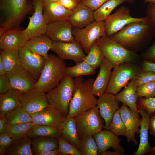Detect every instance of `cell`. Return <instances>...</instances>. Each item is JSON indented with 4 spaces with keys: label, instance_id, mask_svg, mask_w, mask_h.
Here are the masks:
<instances>
[{
    "label": "cell",
    "instance_id": "cell-57",
    "mask_svg": "<svg viewBox=\"0 0 155 155\" xmlns=\"http://www.w3.org/2000/svg\"><path fill=\"white\" fill-rule=\"evenodd\" d=\"M144 2L145 3H155V0H144Z\"/></svg>",
    "mask_w": 155,
    "mask_h": 155
},
{
    "label": "cell",
    "instance_id": "cell-31",
    "mask_svg": "<svg viewBox=\"0 0 155 155\" xmlns=\"http://www.w3.org/2000/svg\"><path fill=\"white\" fill-rule=\"evenodd\" d=\"M31 147L33 154L38 155L43 151L58 149L57 138L37 137L31 139Z\"/></svg>",
    "mask_w": 155,
    "mask_h": 155
},
{
    "label": "cell",
    "instance_id": "cell-42",
    "mask_svg": "<svg viewBox=\"0 0 155 155\" xmlns=\"http://www.w3.org/2000/svg\"><path fill=\"white\" fill-rule=\"evenodd\" d=\"M155 90V80L142 84L136 88L138 97L148 98L152 97Z\"/></svg>",
    "mask_w": 155,
    "mask_h": 155
},
{
    "label": "cell",
    "instance_id": "cell-36",
    "mask_svg": "<svg viewBox=\"0 0 155 155\" xmlns=\"http://www.w3.org/2000/svg\"><path fill=\"white\" fill-rule=\"evenodd\" d=\"M95 70L84 61L76 63L75 65L71 67H66L65 74L72 78L85 75H94Z\"/></svg>",
    "mask_w": 155,
    "mask_h": 155
},
{
    "label": "cell",
    "instance_id": "cell-58",
    "mask_svg": "<svg viewBox=\"0 0 155 155\" xmlns=\"http://www.w3.org/2000/svg\"><path fill=\"white\" fill-rule=\"evenodd\" d=\"M151 152L152 154L155 155V146L152 148Z\"/></svg>",
    "mask_w": 155,
    "mask_h": 155
},
{
    "label": "cell",
    "instance_id": "cell-59",
    "mask_svg": "<svg viewBox=\"0 0 155 155\" xmlns=\"http://www.w3.org/2000/svg\"><path fill=\"white\" fill-rule=\"evenodd\" d=\"M136 0H127V2L129 3H132L134 2Z\"/></svg>",
    "mask_w": 155,
    "mask_h": 155
},
{
    "label": "cell",
    "instance_id": "cell-55",
    "mask_svg": "<svg viewBox=\"0 0 155 155\" xmlns=\"http://www.w3.org/2000/svg\"><path fill=\"white\" fill-rule=\"evenodd\" d=\"M101 155H122L120 153L114 151H111L106 150L102 152Z\"/></svg>",
    "mask_w": 155,
    "mask_h": 155
},
{
    "label": "cell",
    "instance_id": "cell-23",
    "mask_svg": "<svg viewBox=\"0 0 155 155\" xmlns=\"http://www.w3.org/2000/svg\"><path fill=\"white\" fill-rule=\"evenodd\" d=\"M114 65L105 57L100 67L99 73L94 80L92 89L95 96L100 97L105 92L111 74V70Z\"/></svg>",
    "mask_w": 155,
    "mask_h": 155
},
{
    "label": "cell",
    "instance_id": "cell-21",
    "mask_svg": "<svg viewBox=\"0 0 155 155\" xmlns=\"http://www.w3.org/2000/svg\"><path fill=\"white\" fill-rule=\"evenodd\" d=\"M43 15L47 24L52 22L67 20L72 11L68 9L57 2L43 0Z\"/></svg>",
    "mask_w": 155,
    "mask_h": 155
},
{
    "label": "cell",
    "instance_id": "cell-25",
    "mask_svg": "<svg viewBox=\"0 0 155 155\" xmlns=\"http://www.w3.org/2000/svg\"><path fill=\"white\" fill-rule=\"evenodd\" d=\"M138 111L142 117L140 129V142L138 148L134 155H143L151 152L152 148L149 143L148 136L150 115L142 108H140Z\"/></svg>",
    "mask_w": 155,
    "mask_h": 155
},
{
    "label": "cell",
    "instance_id": "cell-22",
    "mask_svg": "<svg viewBox=\"0 0 155 155\" xmlns=\"http://www.w3.org/2000/svg\"><path fill=\"white\" fill-rule=\"evenodd\" d=\"M26 41L22 30H8L0 35V48L2 50L18 51L24 46Z\"/></svg>",
    "mask_w": 155,
    "mask_h": 155
},
{
    "label": "cell",
    "instance_id": "cell-1",
    "mask_svg": "<svg viewBox=\"0 0 155 155\" xmlns=\"http://www.w3.org/2000/svg\"><path fill=\"white\" fill-rule=\"evenodd\" d=\"M93 78L84 80L82 76L74 79V90L67 116L75 118L96 106L97 99L94 94Z\"/></svg>",
    "mask_w": 155,
    "mask_h": 155
},
{
    "label": "cell",
    "instance_id": "cell-6",
    "mask_svg": "<svg viewBox=\"0 0 155 155\" xmlns=\"http://www.w3.org/2000/svg\"><path fill=\"white\" fill-rule=\"evenodd\" d=\"M105 57L115 65L124 62H131L134 59L136 54L129 50L106 35L95 42Z\"/></svg>",
    "mask_w": 155,
    "mask_h": 155
},
{
    "label": "cell",
    "instance_id": "cell-56",
    "mask_svg": "<svg viewBox=\"0 0 155 155\" xmlns=\"http://www.w3.org/2000/svg\"><path fill=\"white\" fill-rule=\"evenodd\" d=\"M7 72L6 71L2 60L0 58V76L6 74Z\"/></svg>",
    "mask_w": 155,
    "mask_h": 155
},
{
    "label": "cell",
    "instance_id": "cell-41",
    "mask_svg": "<svg viewBox=\"0 0 155 155\" xmlns=\"http://www.w3.org/2000/svg\"><path fill=\"white\" fill-rule=\"evenodd\" d=\"M59 155H82L81 153L75 146L63 139L61 136L58 138Z\"/></svg>",
    "mask_w": 155,
    "mask_h": 155
},
{
    "label": "cell",
    "instance_id": "cell-27",
    "mask_svg": "<svg viewBox=\"0 0 155 155\" xmlns=\"http://www.w3.org/2000/svg\"><path fill=\"white\" fill-rule=\"evenodd\" d=\"M137 87L135 82L132 79L120 93L115 95L116 99L122 102L136 113L140 115L137 109V101L138 97L137 92Z\"/></svg>",
    "mask_w": 155,
    "mask_h": 155
},
{
    "label": "cell",
    "instance_id": "cell-20",
    "mask_svg": "<svg viewBox=\"0 0 155 155\" xmlns=\"http://www.w3.org/2000/svg\"><path fill=\"white\" fill-rule=\"evenodd\" d=\"M98 148V155L112 148L121 155H124L125 150L121 145L122 139L110 130H102L93 135Z\"/></svg>",
    "mask_w": 155,
    "mask_h": 155
},
{
    "label": "cell",
    "instance_id": "cell-33",
    "mask_svg": "<svg viewBox=\"0 0 155 155\" xmlns=\"http://www.w3.org/2000/svg\"><path fill=\"white\" fill-rule=\"evenodd\" d=\"M61 129L48 125H36L28 137L31 139L37 137L58 138L61 136Z\"/></svg>",
    "mask_w": 155,
    "mask_h": 155
},
{
    "label": "cell",
    "instance_id": "cell-53",
    "mask_svg": "<svg viewBox=\"0 0 155 155\" xmlns=\"http://www.w3.org/2000/svg\"><path fill=\"white\" fill-rule=\"evenodd\" d=\"M149 129L151 135L155 137V115L150 117Z\"/></svg>",
    "mask_w": 155,
    "mask_h": 155
},
{
    "label": "cell",
    "instance_id": "cell-45",
    "mask_svg": "<svg viewBox=\"0 0 155 155\" xmlns=\"http://www.w3.org/2000/svg\"><path fill=\"white\" fill-rule=\"evenodd\" d=\"M13 138L7 133L0 134V155H5V152L14 141Z\"/></svg>",
    "mask_w": 155,
    "mask_h": 155
},
{
    "label": "cell",
    "instance_id": "cell-7",
    "mask_svg": "<svg viewBox=\"0 0 155 155\" xmlns=\"http://www.w3.org/2000/svg\"><path fill=\"white\" fill-rule=\"evenodd\" d=\"M77 133L80 141L84 138L94 135L104 128V120L96 106L74 118Z\"/></svg>",
    "mask_w": 155,
    "mask_h": 155
},
{
    "label": "cell",
    "instance_id": "cell-11",
    "mask_svg": "<svg viewBox=\"0 0 155 155\" xmlns=\"http://www.w3.org/2000/svg\"><path fill=\"white\" fill-rule=\"evenodd\" d=\"M34 12L29 18L26 28L22 30L26 41L38 35L45 34L47 24L43 15V0H32Z\"/></svg>",
    "mask_w": 155,
    "mask_h": 155
},
{
    "label": "cell",
    "instance_id": "cell-5",
    "mask_svg": "<svg viewBox=\"0 0 155 155\" xmlns=\"http://www.w3.org/2000/svg\"><path fill=\"white\" fill-rule=\"evenodd\" d=\"M74 79L65 75L59 84L46 93L49 104L68 115L69 105L74 90Z\"/></svg>",
    "mask_w": 155,
    "mask_h": 155
},
{
    "label": "cell",
    "instance_id": "cell-8",
    "mask_svg": "<svg viewBox=\"0 0 155 155\" xmlns=\"http://www.w3.org/2000/svg\"><path fill=\"white\" fill-rule=\"evenodd\" d=\"M141 71L140 68L131 62L123 63L115 65L105 92L116 95Z\"/></svg>",
    "mask_w": 155,
    "mask_h": 155
},
{
    "label": "cell",
    "instance_id": "cell-17",
    "mask_svg": "<svg viewBox=\"0 0 155 155\" xmlns=\"http://www.w3.org/2000/svg\"><path fill=\"white\" fill-rule=\"evenodd\" d=\"M72 28L67 20L55 21L47 24L45 34L53 41L74 42Z\"/></svg>",
    "mask_w": 155,
    "mask_h": 155
},
{
    "label": "cell",
    "instance_id": "cell-9",
    "mask_svg": "<svg viewBox=\"0 0 155 155\" xmlns=\"http://www.w3.org/2000/svg\"><path fill=\"white\" fill-rule=\"evenodd\" d=\"M72 32L75 41L81 44L87 55L96 41L106 35L104 21L95 20L82 28L73 27Z\"/></svg>",
    "mask_w": 155,
    "mask_h": 155
},
{
    "label": "cell",
    "instance_id": "cell-54",
    "mask_svg": "<svg viewBox=\"0 0 155 155\" xmlns=\"http://www.w3.org/2000/svg\"><path fill=\"white\" fill-rule=\"evenodd\" d=\"M58 148L53 150H46L39 153L38 155H59Z\"/></svg>",
    "mask_w": 155,
    "mask_h": 155
},
{
    "label": "cell",
    "instance_id": "cell-24",
    "mask_svg": "<svg viewBox=\"0 0 155 155\" xmlns=\"http://www.w3.org/2000/svg\"><path fill=\"white\" fill-rule=\"evenodd\" d=\"M73 27L83 28L95 20L94 11L80 3L72 10L67 20Z\"/></svg>",
    "mask_w": 155,
    "mask_h": 155
},
{
    "label": "cell",
    "instance_id": "cell-30",
    "mask_svg": "<svg viewBox=\"0 0 155 155\" xmlns=\"http://www.w3.org/2000/svg\"><path fill=\"white\" fill-rule=\"evenodd\" d=\"M5 155H33L31 139L28 137L14 141L7 148Z\"/></svg>",
    "mask_w": 155,
    "mask_h": 155
},
{
    "label": "cell",
    "instance_id": "cell-39",
    "mask_svg": "<svg viewBox=\"0 0 155 155\" xmlns=\"http://www.w3.org/2000/svg\"><path fill=\"white\" fill-rule=\"evenodd\" d=\"M80 150L82 155H98V148L93 136L86 137L80 141Z\"/></svg>",
    "mask_w": 155,
    "mask_h": 155
},
{
    "label": "cell",
    "instance_id": "cell-40",
    "mask_svg": "<svg viewBox=\"0 0 155 155\" xmlns=\"http://www.w3.org/2000/svg\"><path fill=\"white\" fill-rule=\"evenodd\" d=\"M110 130L117 136L126 137V128L118 109L114 113L110 125Z\"/></svg>",
    "mask_w": 155,
    "mask_h": 155
},
{
    "label": "cell",
    "instance_id": "cell-4",
    "mask_svg": "<svg viewBox=\"0 0 155 155\" xmlns=\"http://www.w3.org/2000/svg\"><path fill=\"white\" fill-rule=\"evenodd\" d=\"M66 67L64 61L57 56L49 54L34 88L47 93L56 87L63 78Z\"/></svg>",
    "mask_w": 155,
    "mask_h": 155
},
{
    "label": "cell",
    "instance_id": "cell-32",
    "mask_svg": "<svg viewBox=\"0 0 155 155\" xmlns=\"http://www.w3.org/2000/svg\"><path fill=\"white\" fill-rule=\"evenodd\" d=\"M36 125L32 122H28L9 125L6 133L11 136L14 141L18 140L28 137Z\"/></svg>",
    "mask_w": 155,
    "mask_h": 155
},
{
    "label": "cell",
    "instance_id": "cell-26",
    "mask_svg": "<svg viewBox=\"0 0 155 155\" xmlns=\"http://www.w3.org/2000/svg\"><path fill=\"white\" fill-rule=\"evenodd\" d=\"M52 42L45 34H43L34 36L27 40L24 46L46 59L48 57L49 51L51 48Z\"/></svg>",
    "mask_w": 155,
    "mask_h": 155
},
{
    "label": "cell",
    "instance_id": "cell-61",
    "mask_svg": "<svg viewBox=\"0 0 155 155\" xmlns=\"http://www.w3.org/2000/svg\"><path fill=\"white\" fill-rule=\"evenodd\" d=\"M153 97H155V90L154 94L153 95Z\"/></svg>",
    "mask_w": 155,
    "mask_h": 155
},
{
    "label": "cell",
    "instance_id": "cell-49",
    "mask_svg": "<svg viewBox=\"0 0 155 155\" xmlns=\"http://www.w3.org/2000/svg\"><path fill=\"white\" fill-rule=\"evenodd\" d=\"M66 8L72 10L80 2L79 0H59L57 1Z\"/></svg>",
    "mask_w": 155,
    "mask_h": 155
},
{
    "label": "cell",
    "instance_id": "cell-48",
    "mask_svg": "<svg viewBox=\"0 0 155 155\" xmlns=\"http://www.w3.org/2000/svg\"><path fill=\"white\" fill-rule=\"evenodd\" d=\"M12 89L7 74L0 76V94L6 93Z\"/></svg>",
    "mask_w": 155,
    "mask_h": 155
},
{
    "label": "cell",
    "instance_id": "cell-15",
    "mask_svg": "<svg viewBox=\"0 0 155 155\" xmlns=\"http://www.w3.org/2000/svg\"><path fill=\"white\" fill-rule=\"evenodd\" d=\"M21 65L37 81L44 66L45 59L23 46L18 51Z\"/></svg>",
    "mask_w": 155,
    "mask_h": 155
},
{
    "label": "cell",
    "instance_id": "cell-43",
    "mask_svg": "<svg viewBox=\"0 0 155 155\" xmlns=\"http://www.w3.org/2000/svg\"><path fill=\"white\" fill-rule=\"evenodd\" d=\"M137 87L144 84L155 80V73L145 71H141L133 79Z\"/></svg>",
    "mask_w": 155,
    "mask_h": 155
},
{
    "label": "cell",
    "instance_id": "cell-2",
    "mask_svg": "<svg viewBox=\"0 0 155 155\" xmlns=\"http://www.w3.org/2000/svg\"><path fill=\"white\" fill-rule=\"evenodd\" d=\"M154 34L148 20L130 23L110 37L126 49L134 51Z\"/></svg>",
    "mask_w": 155,
    "mask_h": 155
},
{
    "label": "cell",
    "instance_id": "cell-35",
    "mask_svg": "<svg viewBox=\"0 0 155 155\" xmlns=\"http://www.w3.org/2000/svg\"><path fill=\"white\" fill-rule=\"evenodd\" d=\"M127 2V0H108L94 11L95 20L104 21L117 6Z\"/></svg>",
    "mask_w": 155,
    "mask_h": 155
},
{
    "label": "cell",
    "instance_id": "cell-12",
    "mask_svg": "<svg viewBox=\"0 0 155 155\" xmlns=\"http://www.w3.org/2000/svg\"><path fill=\"white\" fill-rule=\"evenodd\" d=\"M20 106L29 114L40 111L49 106L46 93L36 88L20 94Z\"/></svg>",
    "mask_w": 155,
    "mask_h": 155
},
{
    "label": "cell",
    "instance_id": "cell-38",
    "mask_svg": "<svg viewBox=\"0 0 155 155\" xmlns=\"http://www.w3.org/2000/svg\"><path fill=\"white\" fill-rule=\"evenodd\" d=\"M104 58L102 51L95 42L91 46L88 53L83 61L96 70L99 67Z\"/></svg>",
    "mask_w": 155,
    "mask_h": 155
},
{
    "label": "cell",
    "instance_id": "cell-10",
    "mask_svg": "<svg viewBox=\"0 0 155 155\" xmlns=\"http://www.w3.org/2000/svg\"><path fill=\"white\" fill-rule=\"evenodd\" d=\"M148 20L146 16L140 18L132 16L130 8L122 6L104 20L106 35L110 37L130 23Z\"/></svg>",
    "mask_w": 155,
    "mask_h": 155
},
{
    "label": "cell",
    "instance_id": "cell-14",
    "mask_svg": "<svg viewBox=\"0 0 155 155\" xmlns=\"http://www.w3.org/2000/svg\"><path fill=\"white\" fill-rule=\"evenodd\" d=\"M51 50L61 60H71L76 63L83 61L86 55L81 44L76 41L71 42L53 41Z\"/></svg>",
    "mask_w": 155,
    "mask_h": 155
},
{
    "label": "cell",
    "instance_id": "cell-29",
    "mask_svg": "<svg viewBox=\"0 0 155 155\" xmlns=\"http://www.w3.org/2000/svg\"><path fill=\"white\" fill-rule=\"evenodd\" d=\"M61 130V136L80 150V141L78 136L74 118L66 116L62 123Z\"/></svg>",
    "mask_w": 155,
    "mask_h": 155
},
{
    "label": "cell",
    "instance_id": "cell-46",
    "mask_svg": "<svg viewBox=\"0 0 155 155\" xmlns=\"http://www.w3.org/2000/svg\"><path fill=\"white\" fill-rule=\"evenodd\" d=\"M146 16L155 34V3H149L146 11Z\"/></svg>",
    "mask_w": 155,
    "mask_h": 155
},
{
    "label": "cell",
    "instance_id": "cell-3",
    "mask_svg": "<svg viewBox=\"0 0 155 155\" xmlns=\"http://www.w3.org/2000/svg\"><path fill=\"white\" fill-rule=\"evenodd\" d=\"M3 20L0 24V35L5 31L18 29L21 22L34 8L30 0H0Z\"/></svg>",
    "mask_w": 155,
    "mask_h": 155
},
{
    "label": "cell",
    "instance_id": "cell-37",
    "mask_svg": "<svg viewBox=\"0 0 155 155\" xmlns=\"http://www.w3.org/2000/svg\"><path fill=\"white\" fill-rule=\"evenodd\" d=\"M0 58L7 72L11 71L16 66L21 65L18 51L2 50Z\"/></svg>",
    "mask_w": 155,
    "mask_h": 155
},
{
    "label": "cell",
    "instance_id": "cell-62",
    "mask_svg": "<svg viewBox=\"0 0 155 155\" xmlns=\"http://www.w3.org/2000/svg\"><path fill=\"white\" fill-rule=\"evenodd\" d=\"M80 0V1H81V0Z\"/></svg>",
    "mask_w": 155,
    "mask_h": 155
},
{
    "label": "cell",
    "instance_id": "cell-60",
    "mask_svg": "<svg viewBox=\"0 0 155 155\" xmlns=\"http://www.w3.org/2000/svg\"><path fill=\"white\" fill-rule=\"evenodd\" d=\"M51 1H54V2H57L59 0H49Z\"/></svg>",
    "mask_w": 155,
    "mask_h": 155
},
{
    "label": "cell",
    "instance_id": "cell-44",
    "mask_svg": "<svg viewBox=\"0 0 155 155\" xmlns=\"http://www.w3.org/2000/svg\"><path fill=\"white\" fill-rule=\"evenodd\" d=\"M140 108L144 109L149 115L155 112V97L141 98L139 100Z\"/></svg>",
    "mask_w": 155,
    "mask_h": 155
},
{
    "label": "cell",
    "instance_id": "cell-28",
    "mask_svg": "<svg viewBox=\"0 0 155 155\" xmlns=\"http://www.w3.org/2000/svg\"><path fill=\"white\" fill-rule=\"evenodd\" d=\"M20 93L13 89L0 94V116L4 117L7 113L20 106Z\"/></svg>",
    "mask_w": 155,
    "mask_h": 155
},
{
    "label": "cell",
    "instance_id": "cell-13",
    "mask_svg": "<svg viewBox=\"0 0 155 155\" xmlns=\"http://www.w3.org/2000/svg\"><path fill=\"white\" fill-rule=\"evenodd\" d=\"M12 88L20 94L34 88L37 80L21 65L16 66L6 74Z\"/></svg>",
    "mask_w": 155,
    "mask_h": 155
},
{
    "label": "cell",
    "instance_id": "cell-34",
    "mask_svg": "<svg viewBox=\"0 0 155 155\" xmlns=\"http://www.w3.org/2000/svg\"><path fill=\"white\" fill-rule=\"evenodd\" d=\"M4 118L8 126L22 123L32 122L31 115L21 106L7 113Z\"/></svg>",
    "mask_w": 155,
    "mask_h": 155
},
{
    "label": "cell",
    "instance_id": "cell-16",
    "mask_svg": "<svg viewBox=\"0 0 155 155\" xmlns=\"http://www.w3.org/2000/svg\"><path fill=\"white\" fill-rule=\"evenodd\" d=\"M29 114L32 118V122L36 125H48L61 129L66 117L51 105L40 111Z\"/></svg>",
    "mask_w": 155,
    "mask_h": 155
},
{
    "label": "cell",
    "instance_id": "cell-47",
    "mask_svg": "<svg viewBox=\"0 0 155 155\" xmlns=\"http://www.w3.org/2000/svg\"><path fill=\"white\" fill-rule=\"evenodd\" d=\"M108 0H81L80 3L94 11Z\"/></svg>",
    "mask_w": 155,
    "mask_h": 155
},
{
    "label": "cell",
    "instance_id": "cell-19",
    "mask_svg": "<svg viewBox=\"0 0 155 155\" xmlns=\"http://www.w3.org/2000/svg\"><path fill=\"white\" fill-rule=\"evenodd\" d=\"M119 101L113 94L105 92L97 99L96 106L100 115L105 123L104 128L110 130V125L113 115L119 107Z\"/></svg>",
    "mask_w": 155,
    "mask_h": 155
},
{
    "label": "cell",
    "instance_id": "cell-52",
    "mask_svg": "<svg viewBox=\"0 0 155 155\" xmlns=\"http://www.w3.org/2000/svg\"><path fill=\"white\" fill-rule=\"evenodd\" d=\"M7 126L4 117L0 116V134L5 133Z\"/></svg>",
    "mask_w": 155,
    "mask_h": 155
},
{
    "label": "cell",
    "instance_id": "cell-50",
    "mask_svg": "<svg viewBox=\"0 0 155 155\" xmlns=\"http://www.w3.org/2000/svg\"><path fill=\"white\" fill-rule=\"evenodd\" d=\"M142 70L151 71L155 73V63L145 60L142 64Z\"/></svg>",
    "mask_w": 155,
    "mask_h": 155
},
{
    "label": "cell",
    "instance_id": "cell-18",
    "mask_svg": "<svg viewBox=\"0 0 155 155\" xmlns=\"http://www.w3.org/2000/svg\"><path fill=\"white\" fill-rule=\"evenodd\" d=\"M119 109L126 128L127 142H132L137 145L138 142L135 135L136 133L139 134L140 133L139 127L141 121L140 115L134 112L123 104Z\"/></svg>",
    "mask_w": 155,
    "mask_h": 155
},
{
    "label": "cell",
    "instance_id": "cell-51",
    "mask_svg": "<svg viewBox=\"0 0 155 155\" xmlns=\"http://www.w3.org/2000/svg\"><path fill=\"white\" fill-rule=\"evenodd\" d=\"M145 55L150 60L155 61V43L147 51Z\"/></svg>",
    "mask_w": 155,
    "mask_h": 155
}]
</instances>
